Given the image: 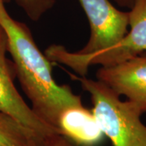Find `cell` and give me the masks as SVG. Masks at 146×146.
<instances>
[{
  "label": "cell",
  "instance_id": "cell-5",
  "mask_svg": "<svg viewBox=\"0 0 146 146\" xmlns=\"http://www.w3.org/2000/svg\"><path fill=\"white\" fill-rule=\"evenodd\" d=\"M7 35L0 27V111L11 115L45 138L59 134L35 114L17 91L14 84L15 69L13 63L7 58Z\"/></svg>",
  "mask_w": 146,
  "mask_h": 146
},
{
  "label": "cell",
  "instance_id": "cell-10",
  "mask_svg": "<svg viewBox=\"0 0 146 146\" xmlns=\"http://www.w3.org/2000/svg\"><path fill=\"white\" fill-rule=\"evenodd\" d=\"M43 146H80L60 134L48 137Z\"/></svg>",
  "mask_w": 146,
  "mask_h": 146
},
{
  "label": "cell",
  "instance_id": "cell-9",
  "mask_svg": "<svg viewBox=\"0 0 146 146\" xmlns=\"http://www.w3.org/2000/svg\"><path fill=\"white\" fill-rule=\"evenodd\" d=\"M17 4L33 21L40 20L46 11L54 5V0H16Z\"/></svg>",
  "mask_w": 146,
  "mask_h": 146
},
{
  "label": "cell",
  "instance_id": "cell-7",
  "mask_svg": "<svg viewBox=\"0 0 146 146\" xmlns=\"http://www.w3.org/2000/svg\"><path fill=\"white\" fill-rule=\"evenodd\" d=\"M58 133L80 146H96L103 140L104 133L92 110L83 105L66 109L58 120Z\"/></svg>",
  "mask_w": 146,
  "mask_h": 146
},
{
  "label": "cell",
  "instance_id": "cell-3",
  "mask_svg": "<svg viewBox=\"0 0 146 146\" xmlns=\"http://www.w3.org/2000/svg\"><path fill=\"white\" fill-rule=\"evenodd\" d=\"M128 12L130 30L114 46L92 54H80L53 45L46 49V56L52 63L69 67L79 76H85L92 65L112 66L142 54L146 51V0H136Z\"/></svg>",
  "mask_w": 146,
  "mask_h": 146
},
{
  "label": "cell",
  "instance_id": "cell-8",
  "mask_svg": "<svg viewBox=\"0 0 146 146\" xmlns=\"http://www.w3.org/2000/svg\"><path fill=\"white\" fill-rule=\"evenodd\" d=\"M46 139L0 111V146H43Z\"/></svg>",
  "mask_w": 146,
  "mask_h": 146
},
{
  "label": "cell",
  "instance_id": "cell-12",
  "mask_svg": "<svg viewBox=\"0 0 146 146\" xmlns=\"http://www.w3.org/2000/svg\"><path fill=\"white\" fill-rule=\"evenodd\" d=\"M4 1H5V3H6V2H7V1H8V0H4Z\"/></svg>",
  "mask_w": 146,
  "mask_h": 146
},
{
  "label": "cell",
  "instance_id": "cell-1",
  "mask_svg": "<svg viewBox=\"0 0 146 146\" xmlns=\"http://www.w3.org/2000/svg\"><path fill=\"white\" fill-rule=\"evenodd\" d=\"M0 27L7 35V52L32 109L58 131L61 114L68 108L82 106L81 97L74 94L70 86L57 84L53 77L52 62L37 47L26 25L9 15L4 0H0Z\"/></svg>",
  "mask_w": 146,
  "mask_h": 146
},
{
  "label": "cell",
  "instance_id": "cell-11",
  "mask_svg": "<svg viewBox=\"0 0 146 146\" xmlns=\"http://www.w3.org/2000/svg\"><path fill=\"white\" fill-rule=\"evenodd\" d=\"M115 3L120 7H127V8H129L131 9L134 3H135V1L136 0H115Z\"/></svg>",
  "mask_w": 146,
  "mask_h": 146
},
{
  "label": "cell",
  "instance_id": "cell-4",
  "mask_svg": "<svg viewBox=\"0 0 146 146\" xmlns=\"http://www.w3.org/2000/svg\"><path fill=\"white\" fill-rule=\"evenodd\" d=\"M89 21L90 36L77 53L92 54L114 46L127 33L129 12L118 10L109 0H79Z\"/></svg>",
  "mask_w": 146,
  "mask_h": 146
},
{
  "label": "cell",
  "instance_id": "cell-2",
  "mask_svg": "<svg viewBox=\"0 0 146 146\" xmlns=\"http://www.w3.org/2000/svg\"><path fill=\"white\" fill-rule=\"evenodd\" d=\"M72 76L90 95L91 110L113 145L146 146V126L141 121L142 113L136 105L128 100H120L118 94L99 80Z\"/></svg>",
  "mask_w": 146,
  "mask_h": 146
},
{
  "label": "cell",
  "instance_id": "cell-6",
  "mask_svg": "<svg viewBox=\"0 0 146 146\" xmlns=\"http://www.w3.org/2000/svg\"><path fill=\"white\" fill-rule=\"evenodd\" d=\"M96 76L119 96L124 95L142 114L146 112V54L102 67L98 70Z\"/></svg>",
  "mask_w": 146,
  "mask_h": 146
}]
</instances>
